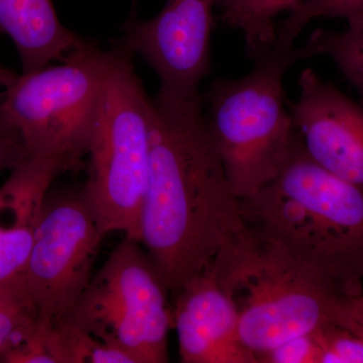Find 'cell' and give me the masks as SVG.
I'll return each mask as SVG.
<instances>
[{
	"label": "cell",
	"mask_w": 363,
	"mask_h": 363,
	"mask_svg": "<svg viewBox=\"0 0 363 363\" xmlns=\"http://www.w3.org/2000/svg\"><path fill=\"white\" fill-rule=\"evenodd\" d=\"M196 99H152L149 184L140 240L169 294L213 264L242 228L234 194Z\"/></svg>",
	"instance_id": "cell-1"
},
{
	"label": "cell",
	"mask_w": 363,
	"mask_h": 363,
	"mask_svg": "<svg viewBox=\"0 0 363 363\" xmlns=\"http://www.w3.org/2000/svg\"><path fill=\"white\" fill-rule=\"evenodd\" d=\"M240 215L340 297L363 292V189L317 164L300 136L276 177L240 200Z\"/></svg>",
	"instance_id": "cell-2"
},
{
	"label": "cell",
	"mask_w": 363,
	"mask_h": 363,
	"mask_svg": "<svg viewBox=\"0 0 363 363\" xmlns=\"http://www.w3.org/2000/svg\"><path fill=\"white\" fill-rule=\"evenodd\" d=\"M304 49L272 51L247 75L219 79L206 94V121L234 194L250 197L269 184L286 161L298 131L286 105L284 77Z\"/></svg>",
	"instance_id": "cell-3"
},
{
	"label": "cell",
	"mask_w": 363,
	"mask_h": 363,
	"mask_svg": "<svg viewBox=\"0 0 363 363\" xmlns=\"http://www.w3.org/2000/svg\"><path fill=\"white\" fill-rule=\"evenodd\" d=\"M133 55L116 45L105 74L87 155L85 193L105 234L140 240V215L149 184L150 111Z\"/></svg>",
	"instance_id": "cell-4"
},
{
	"label": "cell",
	"mask_w": 363,
	"mask_h": 363,
	"mask_svg": "<svg viewBox=\"0 0 363 363\" xmlns=\"http://www.w3.org/2000/svg\"><path fill=\"white\" fill-rule=\"evenodd\" d=\"M212 264L238 310L241 341L255 358L330 322L340 297L245 224Z\"/></svg>",
	"instance_id": "cell-5"
},
{
	"label": "cell",
	"mask_w": 363,
	"mask_h": 363,
	"mask_svg": "<svg viewBox=\"0 0 363 363\" xmlns=\"http://www.w3.org/2000/svg\"><path fill=\"white\" fill-rule=\"evenodd\" d=\"M138 243L124 238L59 321L77 334L91 359L102 362L119 350L135 363L169 362V288Z\"/></svg>",
	"instance_id": "cell-6"
},
{
	"label": "cell",
	"mask_w": 363,
	"mask_h": 363,
	"mask_svg": "<svg viewBox=\"0 0 363 363\" xmlns=\"http://www.w3.org/2000/svg\"><path fill=\"white\" fill-rule=\"evenodd\" d=\"M111 59L94 43L84 44L58 65L0 78V111L33 156L58 157L74 169L87 155L91 131Z\"/></svg>",
	"instance_id": "cell-7"
},
{
	"label": "cell",
	"mask_w": 363,
	"mask_h": 363,
	"mask_svg": "<svg viewBox=\"0 0 363 363\" xmlns=\"http://www.w3.org/2000/svg\"><path fill=\"white\" fill-rule=\"evenodd\" d=\"M105 235L84 186L57 193L51 188L21 278L38 322L57 323L69 314L89 286Z\"/></svg>",
	"instance_id": "cell-8"
},
{
	"label": "cell",
	"mask_w": 363,
	"mask_h": 363,
	"mask_svg": "<svg viewBox=\"0 0 363 363\" xmlns=\"http://www.w3.org/2000/svg\"><path fill=\"white\" fill-rule=\"evenodd\" d=\"M218 0H168L150 18H130L118 47L138 54L160 79L159 93L169 99L201 97L199 86L211 69L214 9Z\"/></svg>",
	"instance_id": "cell-9"
},
{
	"label": "cell",
	"mask_w": 363,
	"mask_h": 363,
	"mask_svg": "<svg viewBox=\"0 0 363 363\" xmlns=\"http://www.w3.org/2000/svg\"><path fill=\"white\" fill-rule=\"evenodd\" d=\"M290 105L306 152L334 175L363 189V107L316 72L305 69Z\"/></svg>",
	"instance_id": "cell-10"
},
{
	"label": "cell",
	"mask_w": 363,
	"mask_h": 363,
	"mask_svg": "<svg viewBox=\"0 0 363 363\" xmlns=\"http://www.w3.org/2000/svg\"><path fill=\"white\" fill-rule=\"evenodd\" d=\"M172 315L182 362L257 363L241 341L238 310L213 264L177 294Z\"/></svg>",
	"instance_id": "cell-11"
},
{
	"label": "cell",
	"mask_w": 363,
	"mask_h": 363,
	"mask_svg": "<svg viewBox=\"0 0 363 363\" xmlns=\"http://www.w3.org/2000/svg\"><path fill=\"white\" fill-rule=\"evenodd\" d=\"M58 157L26 155L0 186V286L20 281L45 198L55 180L73 171Z\"/></svg>",
	"instance_id": "cell-12"
},
{
	"label": "cell",
	"mask_w": 363,
	"mask_h": 363,
	"mask_svg": "<svg viewBox=\"0 0 363 363\" xmlns=\"http://www.w3.org/2000/svg\"><path fill=\"white\" fill-rule=\"evenodd\" d=\"M0 35L13 43L23 73L63 61L86 40L60 21L52 0H0Z\"/></svg>",
	"instance_id": "cell-13"
},
{
	"label": "cell",
	"mask_w": 363,
	"mask_h": 363,
	"mask_svg": "<svg viewBox=\"0 0 363 363\" xmlns=\"http://www.w3.org/2000/svg\"><path fill=\"white\" fill-rule=\"evenodd\" d=\"M306 0H218L221 21L242 33L245 52L257 60L272 51L276 44L277 18L290 13Z\"/></svg>",
	"instance_id": "cell-14"
},
{
	"label": "cell",
	"mask_w": 363,
	"mask_h": 363,
	"mask_svg": "<svg viewBox=\"0 0 363 363\" xmlns=\"http://www.w3.org/2000/svg\"><path fill=\"white\" fill-rule=\"evenodd\" d=\"M342 32L315 30L303 45L306 59L324 55L337 66L344 78L363 94V13L345 18Z\"/></svg>",
	"instance_id": "cell-15"
},
{
	"label": "cell",
	"mask_w": 363,
	"mask_h": 363,
	"mask_svg": "<svg viewBox=\"0 0 363 363\" xmlns=\"http://www.w3.org/2000/svg\"><path fill=\"white\" fill-rule=\"evenodd\" d=\"M357 13H363V0H306L279 23L274 49L283 51L294 47L298 35L315 18H347Z\"/></svg>",
	"instance_id": "cell-16"
},
{
	"label": "cell",
	"mask_w": 363,
	"mask_h": 363,
	"mask_svg": "<svg viewBox=\"0 0 363 363\" xmlns=\"http://www.w3.org/2000/svg\"><path fill=\"white\" fill-rule=\"evenodd\" d=\"M37 322L21 281L0 286V357L23 342Z\"/></svg>",
	"instance_id": "cell-17"
},
{
	"label": "cell",
	"mask_w": 363,
	"mask_h": 363,
	"mask_svg": "<svg viewBox=\"0 0 363 363\" xmlns=\"http://www.w3.org/2000/svg\"><path fill=\"white\" fill-rule=\"evenodd\" d=\"M320 351V363H363V342L350 330L327 322L311 332Z\"/></svg>",
	"instance_id": "cell-18"
},
{
	"label": "cell",
	"mask_w": 363,
	"mask_h": 363,
	"mask_svg": "<svg viewBox=\"0 0 363 363\" xmlns=\"http://www.w3.org/2000/svg\"><path fill=\"white\" fill-rule=\"evenodd\" d=\"M257 363H320V351L312 333L302 334L260 353Z\"/></svg>",
	"instance_id": "cell-19"
},
{
	"label": "cell",
	"mask_w": 363,
	"mask_h": 363,
	"mask_svg": "<svg viewBox=\"0 0 363 363\" xmlns=\"http://www.w3.org/2000/svg\"><path fill=\"white\" fill-rule=\"evenodd\" d=\"M330 321L347 329L363 342V292L339 297L332 306Z\"/></svg>",
	"instance_id": "cell-20"
},
{
	"label": "cell",
	"mask_w": 363,
	"mask_h": 363,
	"mask_svg": "<svg viewBox=\"0 0 363 363\" xmlns=\"http://www.w3.org/2000/svg\"><path fill=\"white\" fill-rule=\"evenodd\" d=\"M26 155L20 135L0 111V175L13 169Z\"/></svg>",
	"instance_id": "cell-21"
},
{
	"label": "cell",
	"mask_w": 363,
	"mask_h": 363,
	"mask_svg": "<svg viewBox=\"0 0 363 363\" xmlns=\"http://www.w3.org/2000/svg\"><path fill=\"white\" fill-rule=\"evenodd\" d=\"M6 68H4V66L0 64V78H1L2 74H4V70H6Z\"/></svg>",
	"instance_id": "cell-22"
},
{
	"label": "cell",
	"mask_w": 363,
	"mask_h": 363,
	"mask_svg": "<svg viewBox=\"0 0 363 363\" xmlns=\"http://www.w3.org/2000/svg\"><path fill=\"white\" fill-rule=\"evenodd\" d=\"M136 0H133V4H135Z\"/></svg>",
	"instance_id": "cell-23"
}]
</instances>
